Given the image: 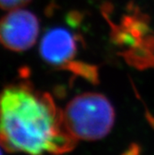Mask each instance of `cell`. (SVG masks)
Here are the masks:
<instances>
[{"label": "cell", "mask_w": 154, "mask_h": 155, "mask_svg": "<svg viewBox=\"0 0 154 155\" xmlns=\"http://www.w3.org/2000/svg\"><path fill=\"white\" fill-rule=\"evenodd\" d=\"M2 146L27 155H59L74 148L63 111L53 97L29 82L8 84L1 96Z\"/></svg>", "instance_id": "1"}, {"label": "cell", "mask_w": 154, "mask_h": 155, "mask_svg": "<svg viewBox=\"0 0 154 155\" xmlns=\"http://www.w3.org/2000/svg\"><path fill=\"white\" fill-rule=\"evenodd\" d=\"M62 111L67 128L76 140L95 141L105 137L115 120L113 106L100 93L80 94Z\"/></svg>", "instance_id": "2"}, {"label": "cell", "mask_w": 154, "mask_h": 155, "mask_svg": "<svg viewBox=\"0 0 154 155\" xmlns=\"http://www.w3.org/2000/svg\"><path fill=\"white\" fill-rule=\"evenodd\" d=\"M38 33V19L25 9H12L1 21V43L12 51L21 52L31 48L35 44Z\"/></svg>", "instance_id": "3"}, {"label": "cell", "mask_w": 154, "mask_h": 155, "mask_svg": "<svg viewBox=\"0 0 154 155\" xmlns=\"http://www.w3.org/2000/svg\"><path fill=\"white\" fill-rule=\"evenodd\" d=\"M39 51L48 63L65 67L76 53L75 37L64 28H53L42 38Z\"/></svg>", "instance_id": "4"}, {"label": "cell", "mask_w": 154, "mask_h": 155, "mask_svg": "<svg viewBox=\"0 0 154 155\" xmlns=\"http://www.w3.org/2000/svg\"><path fill=\"white\" fill-rule=\"evenodd\" d=\"M64 68L71 70L74 73L86 76L88 79H95L97 77V68L83 62L78 61H71L67 64Z\"/></svg>", "instance_id": "5"}, {"label": "cell", "mask_w": 154, "mask_h": 155, "mask_svg": "<svg viewBox=\"0 0 154 155\" xmlns=\"http://www.w3.org/2000/svg\"><path fill=\"white\" fill-rule=\"evenodd\" d=\"M66 22L67 24L74 28V29H76L78 28L81 23H82V21H83V14L80 12V11H77V10H72L70 11L67 15H66Z\"/></svg>", "instance_id": "6"}, {"label": "cell", "mask_w": 154, "mask_h": 155, "mask_svg": "<svg viewBox=\"0 0 154 155\" xmlns=\"http://www.w3.org/2000/svg\"><path fill=\"white\" fill-rule=\"evenodd\" d=\"M0 1H1V8L4 10H12L27 5L31 2V0H0Z\"/></svg>", "instance_id": "7"}]
</instances>
